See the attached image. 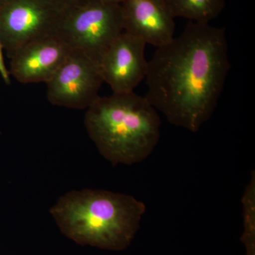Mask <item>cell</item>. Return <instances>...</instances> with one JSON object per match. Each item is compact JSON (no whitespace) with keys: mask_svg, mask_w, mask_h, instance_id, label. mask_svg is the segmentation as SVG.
<instances>
[{"mask_svg":"<svg viewBox=\"0 0 255 255\" xmlns=\"http://www.w3.org/2000/svg\"><path fill=\"white\" fill-rule=\"evenodd\" d=\"M146 45L140 38L123 31L106 51L100 68L104 82L113 93L133 92L145 78L148 68Z\"/></svg>","mask_w":255,"mask_h":255,"instance_id":"cell-7","label":"cell"},{"mask_svg":"<svg viewBox=\"0 0 255 255\" xmlns=\"http://www.w3.org/2000/svg\"><path fill=\"white\" fill-rule=\"evenodd\" d=\"M63 12L82 7L95 0H49Z\"/></svg>","mask_w":255,"mask_h":255,"instance_id":"cell-12","label":"cell"},{"mask_svg":"<svg viewBox=\"0 0 255 255\" xmlns=\"http://www.w3.org/2000/svg\"><path fill=\"white\" fill-rule=\"evenodd\" d=\"M243 234L241 241L246 246V255H255V174L246 186L243 197Z\"/></svg>","mask_w":255,"mask_h":255,"instance_id":"cell-11","label":"cell"},{"mask_svg":"<svg viewBox=\"0 0 255 255\" xmlns=\"http://www.w3.org/2000/svg\"><path fill=\"white\" fill-rule=\"evenodd\" d=\"M85 125L101 155L114 165L140 163L160 138L157 110L134 92L99 97L87 109Z\"/></svg>","mask_w":255,"mask_h":255,"instance_id":"cell-3","label":"cell"},{"mask_svg":"<svg viewBox=\"0 0 255 255\" xmlns=\"http://www.w3.org/2000/svg\"><path fill=\"white\" fill-rule=\"evenodd\" d=\"M105 1H110V2L117 3V4H121L122 0H105Z\"/></svg>","mask_w":255,"mask_h":255,"instance_id":"cell-14","label":"cell"},{"mask_svg":"<svg viewBox=\"0 0 255 255\" xmlns=\"http://www.w3.org/2000/svg\"><path fill=\"white\" fill-rule=\"evenodd\" d=\"M167 6L174 18L209 23L221 14L226 0H167Z\"/></svg>","mask_w":255,"mask_h":255,"instance_id":"cell-10","label":"cell"},{"mask_svg":"<svg viewBox=\"0 0 255 255\" xmlns=\"http://www.w3.org/2000/svg\"><path fill=\"white\" fill-rule=\"evenodd\" d=\"M3 46L0 40V75L5 83L9 85L10 83L9 71L5 65L4 57H3Z\"/></svg>","mask_w":255,"mask_h":255,"instance_id":"cell-13","label":"cell"},{"mask_svg":"<svg viewBox=\"0 0 255 255\" xmlns=\"http://www.w3.org/2000/svg\"><path fill=\"white\" fill-rule=\"evenodd\" d=\"M50 212L61 233L74 243L122 251L138 231L145 205L127 194L85 189L64 194Z\"/></svg>","mask_w":255,"mask_h":255,"instance_id":"cell-2","label":"cell"},{"mask_svg":"<svg viewBox=\"0 0 255 255\" xmlns=\"http://www.w3.org/2000/svg\"><path fill=\"white\" fill-rule=\"evenodd\" d=\"M160 1H163V2L167 4V0H160Z\"/></svg>","mask_w":255,"mask_h":255,"instance_id":"cell-16","label":"cell"},{"mask_svg":"<svg viewBox=\"0 0 255 255\" xmlns=\"http://www.w3.org/2000/svg\"><path fill=\"white\" fill-rule=\"evenodd\" d=\"M64 13L49 0H6L0 6V40L9 57L25 43L56 33Z\"/></svg>","mask_w":255,"mask_h":255,"instance_id":"cell-5","label":"cell"},{"mask_svg":"<svg viewBox=\"0 0 255 255\" xmlns=\"http://www.w3.org/2000/svg\"><path fill=\"white\" fill-rule=\"evenodd\" d=\"M103 82L100 65L82 52L73 50L47 82V97L53 105L87 110L100 97Z\"/></svg>","mask_w":255,"mask_h":255,"instance_id":"cell-6","label":"cell"},{"mask_svg":"<svg viewBox=\"0 0 255 255\" xmlns=\"http://www.w3.org/2000/svg\"><path fill=\"white\" fill-rule=\"evenodd\" d=\"M6 1V0H0V6H1V5L4 4L5 1Z\"/></svg>","mask_w":255,"mask_h":255,"instance_id":"cell-15","label":"cell"},{"mask_svg":"<svg viewBox=\"0 0 255 255\" xmlns=\"http://www.w3.org/2000/svg\"><path fill=\"white\" fill-rule=\"evenodd\" d=\"M123 31L121 4L95 0L64 13L56 34L72 50L82 52L100 65L106 51Z\"/></svg>","mask_w":255,"mask_h":255,"instance_id":"cell-4","label":"cell"},{"mask_svg":"<svg viewBox=\"0 0 255 255\" xmlns=\"http://www.w3.org/2000/svg\"><path fill=\"white\" fill-rule=\"evenodd\" d=\"M230 69L225 28L190 21L148 61L145 97L169 123L196 132L214 114Z\"/></svg>","mask_w":255,"mask_h":255,"instance_id":"cell-1","label":"cell"},{"mask_svg":"<svg viewBox=\"0 0 255 255\" xmlns=\"http://www.w3.org/2000/svg\"><path fill=\"white\" fill-rule=\"evenodd\" d=\"M72 50L56 33L39 37L25 43L10 57L9 74L25 85L47 83Z\"/></svg>","mask_w":255,"mask_h":255,"instance_id":"cell-8","label":"cell"},{"mask_svg":"<svg viewBox=\"0 0 255 255\" xmlns=\"http://www.w3.org/2000/svg\"><path fill=\"white\" fill-rule=\"evenodd\" d=\"M120 4L124 31L157 48L173 39L174 18L163 1L122 0Z\"/></svg>","mask_w":255,"mask_h":255,"instance_id":"cell-9","label":"cell"}]
</instances>
